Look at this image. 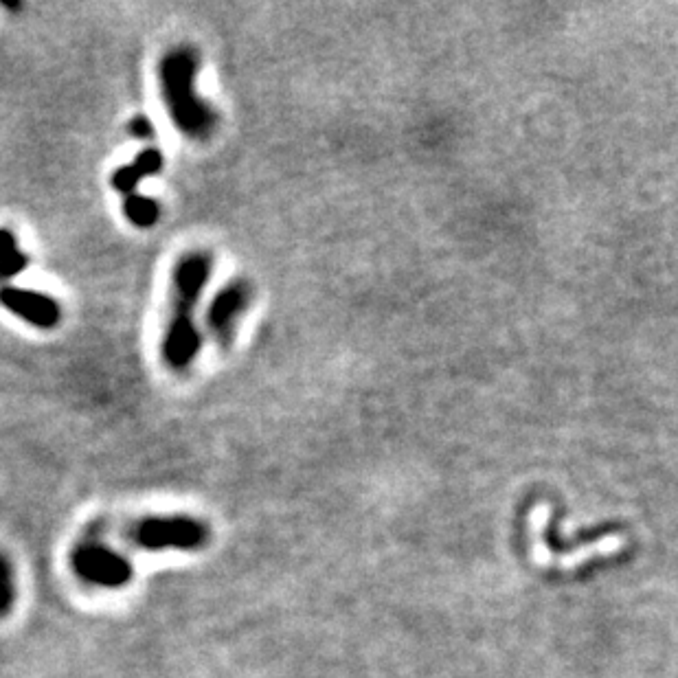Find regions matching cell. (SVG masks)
Returning <instances> with one entry per match:
<instances>
[{
	"label": "cell",
	"instance_id": "1",
	"mask_svg": "<svg viewBox=\"0 0 678 678\" xmlns=\"http://www.w3.org/2000/svg\"><path fill=\"white\" fill-rule=\"evenodd\" d=\"M213 270L209 253H189L174 268L172 312L163 336V360L169 369L185 371L200 354L202 338L196 325V305Z\"/></svg>",
	"mask_w": 678,
	"mask_h": 678
},
{
	"label": "cell",
	"instance_id": "2",
	"mask_svg": "<svg viewBox=\"0 0 678 678\" xmlns=\"http://www.w3.org/2000/svg\"><path fill=\"white\" fill-rule=\"evenodd\" d=\"M198 66L200 60L194 49L178 47L165 55L158 77H161L165 108L176 128L187 137L202 141L216 130L218 117L207 101H202L196 93Z\"/></svg>",
	"mask_w": 678,
	"mask_h": 678
},
{
	"label": "cell",
	"instance_id": "3",
	"mask_svg": "<svg viewBox=\"0 0 678 678\" xmlns=\"http://www.w3.org/2000/svg\"><path fill=\"white\" fill-rule=\"evenodd\" d=\"M209 538L207 525L189 516H150L128 529V540L143 551H196Z\"/></svg>",
	"mask_w": 678,
	"mask_h": 678
},
{
	"label": "cell",
	"instance_id": "4",
	"mask_svg": "<svg viewBox=\"0 0 678 678\" xmlns=\"http://www.w3.org/2000/svg\"><path fill=\"white\" fill-rule=\"evenodd\" d=\"M77 578L97 589H121L132 580V562L104 540L90 538L79 542L71 556Z\"/></svg>",
	"mask_w": 678,
	"mask_h": 678
},
{
	"label": "cell",
	"instance_id": "5",
	"mask_svg": "<svg viewBox=\"0 0 678 678\" xmlns=\"http://www.w3.org/2000/svg\"><path fill=\"white\" fill-rule=\"evenodd\" d=\"M253 290L244 279H233L213 297L207 310V330L220 347H229L235 338L237 323L248 310Z\"/></svg>",
	"mask_w": 678,
	"mask_h": 678
},
{
	"label": "cell",
	"instance_id": "6",
	"mask_svg": "<svg viewBox=\"0 0 678 678\" xmlns=\"http://www.w3.org/2000/svg\"><path fill=\"white\" fill-rule=\"evenodd\" d=\"M0 303L11 314L20 316L22 321H27L33 327H40V330H51L62 319L60 303L36 290L5 286L0 288Z\"/></svg>",
	"mask_w": 678,
	"mask_h": 678
},
{
	"label": "cell",
	"instance_id": "7",
	"mask_svg": "<svg viewBox=\"0 0 678 678\" xmlns=\"http://www.w3.org/2000/svg\"><path fill=\"white\" fill-rule=\"evenodd\" d=\"M163 169V152L156 148L143 150L130 165L119 167L115 174H112L110 183L115 187L119 194L130 196L137 194V187L143 183L145 178L156 176Z\"/></svg>",
	"mask_w": 678,
	"mask_h": 678
},
{
	"label": "cell",
	"instance_id": "8",
	"mask_svg": "<svg viewBox=\"0 0 678 678\" xmlns=\"http://www.w3.org/2000/svg\"><path fill=\"white\" fill-rule=\"evenodd\" d=\"M27 266L29 259L18 248L16 235L7 229H0V281L18 277Z\"/></svg>",
	"mask_w": 678,
	"mask_h": 678
},
{
	"label": "cell",
	"instance_id": "9",
	"mask_svg": "<svg viewBox=\"0 0 678 678\" xmlns=\"http://www.w3.org/2000/svg\"><path fill=\"white\" fill-rule=\"evenodd\" d=\"M123 213H126L128 222L139 226V229H152L158 218H161V207H158L154 198L130 194L123 202Z\"/></svg>",
	"mask_w": 678,
	"mask_h": 678
},
{
	"label": "cell",
	"instance_id": "10",
	"mask_svg": "<svg viewBox=\"0 0 678 678\" xmlns=\"http://www.w3.org/2000/svg\"><path fill=\"white\" fill-rule=\"evenodd\" d=\"M16 602V580L9 560L0 553V619L9 615Z\"/></svg>",
	"mask_w": 678,
	"mask_h": 678
},
{
	"label": "cell",
	"instance_id": "11",
	"mask_svg": "<svg viewBox=\"0 0 678 678\" xmlns=\"http://www.w3.org/2000/svg\"><path fill=\"white\" fill-rule=\"evenodd\" d=\"M128 128H130L132 137H137L141 141H150V139H154V134H156V130H154V126H152L148 117H134Z\"/></svg>",
	"mask_w": 678,
	"mask_h": 678
}]
</instances>
